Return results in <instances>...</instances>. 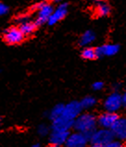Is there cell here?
Segmentation results:
<instances>
[{
	"mask_svg": "<svg viewBox=\"0 0 126 147\" xmlns=\"http://www.w3.org/2000/svg\"><path fill=\"white\" fill-rule=\"evenodd\" d=\"M98 119L91 113H83L79 115L74 120L73 129L76 131L82 132L90 140L91 136L96 129Z\"/></svg>",
	"mask_w": 126,
	"mask_h": 147,
	"instance_id": "cell-1",
	"label": "cell"
},
{
	"mask_svg": "<svg viewBox=\"0 0 126 147\" xmlns=\"http://www.w3.org/2000/svg\"><path fill=\"white\" fill-rule=\"evenodd\" d=\"M116 139L111 129L101 128L96 129L93 135L91 136L89 142L92 146L95 147H107L110 142Z\"/></svg>",
	"mask_w": 126,
	"mask_h": 147,
	"instance_id": "cell-2",
	"label": "cell"
},
{
	"mask_svg": "<svg viewBox=\"0 0 126 147\" xmlns=\"http://www.w3.org/2000/svg\"><path fill=\"white\" fill-rule=\"evenodd\" d=\"M33 8H36L38 9V13H37V17L35 20L36 26H41V25L45 24V22H48V20L50 16L53 13L54 8L47 2H41L36 4Z\"/></svg>",
	"mask_w": 126,
	"mask_h": 147,
	"instance_id": "cell-3",
	"label": "cell"
},
{
	"mask_svg": "<svg viewBox=\"0 0 126 147\" xmlns=\"http://www.w3.org/2000/svg\"><path fill=\"white\" fill-rule=\"evenodd\" d=\"M24 34L20 28L9 27L3 32V39L8 45H18L24 39Z\"/></svg>",
	"mask_w": 126,
	"mask_h": 147,
	"instance_id": "cell-4",
	"label": "cell"
},
{
	"mask_svg": "<svg viewBox=\"0 0 126 147\" xmlns=\"http://www.w3.org/2000/svg\"><path fill=\"white\" fill-rule=\"evenodd\" d=\"M103 107L106 111L110 112H117L123 107V95L119 93H112L104 101Z\"/></svg>",
	"mask_w": 126,
	"mask_h": 147,
	"instance_id": "cell-5",
	"label": "cell"
},
{
	"mask_svg": "<svg viewBox=\"0 0 126 147\" xmlns=\"http://www.w3.org/2000/svg\"><path fill=\"white\" fill-rule=\"evenodd\" d=\"M83 107L81 105V102H77V101H72V102H70L67 105H65L64 107V111H63L62 116L66 117L67 119H71V120H75V119L82 114V110H83Z\"/></svg>",
	"mask_w": 126,
	"mask_h": 147,
	"instance_id": "cell-6",
	"label": "cell"
},
{
	"mask_svg": "<svg viewBox=\"0 0 126 147\" xmlns=\"http://www.w3.org/2000/svg\"><path fill=\"white\" fill-rule=\"evenodd\" d=\"M88 142H89V139L85 134L76 131L70 134L65 145L68 147H85Z\"/></svg>",
	"mask_w": 126,
	"mask_h": 147,
	"instance_id": "cell-7",
	"label": "cell"
},
{
	"mask_svg": "<svg viewBox=\"0 0 126 147\" xmlns=\"http://www.w3.org/2000/svg\"><path fill=\"white\" fill-rule=\"evenodd\" d=\"M118 119L119 117L115 112L106 111L98 117V125L100 128L111 129Z\"/></svg>",
	"mask_w": 126,
	"mask_h": 147,
	"instance_id": "cell-8",
	"label": "cell"
},
{
	"mask_svg": "<svg viewBox=\"0 0 126 147\" xmlns=\"http://www.w3.org/2000/svg\"><path fill=\"white\" fill-rule=\"evenodd\" d=\"M74 120L67 119L64 116H60L52 120L51 129L53 131H69L71 128H73Z\"/></svg>",
	"mask_w": 126,
	"mask_h": 147,
	"instance_id": "cell-9",
	"label": "cell"
},
{
	"mask_svg": "<svg viewBox=\"0 0 126 147\" xmlns=\"http://www.w3.org/2000/svg\"><path fill=\"white\" fill-rule=\"evenodd\" d=\"M70 133L69 131H53L49 133V144L52 146H61L66 144L68 140Z\"/></svg>",
	"mask_w": 126,
	"mask_h": 147,
	"instance_id": "cell-10",
	"label": "cell"
},
{
	"mask_svg": "<svg viewBox=\"0 0 126 147\" xmlns=\"http://www.w3.org/2000/svg\"><path fill=\"white\" fill-rule=\"evenodd\" d=\"M116 139L126 141V117H119L111 128Z\"/></svg>",
	"mask_w": 126,
	"mask_h": 147,
	"instance_id": "cell-11",
	"label": "cell"
},
{
	"mask_svg": "<svg viewBox=\"0 0 126 147\" xmlns=\"http://www.w3.org/2000/svg\"><path fill=\"white\" fill-rule=\"evenodd\" d=\"M68 13V5L66 3H61L58 6L56 9H54L53 13L50 16L48 20V24L49 25H54L57 22H60L61 20L65 18V16Z\"/></svg>",
	"mask_w": 126,
	"mask_h": 147,
	"instance_id": "cell-12",
	"label": "cell"
},
{
	"mask_svg": "<svg viewBox=\"0 0 126 147\" xmlns=\"http://www.w3.org/2000/svg\"><path fill=\"white\" fill-rule=\"evenodd\" d=\"M120 47L115 44H106L96 48V53L98 57H111L119 52Z\"/></svg>",
	"mask_w": 126,
	"mask_h": 147,
	"instance_id": "cell-13",
	"label": "cell"
},
{
	"mask_svg": "<svg viewBox=\"0 0 126 147\" xmlns=\"http://www.w3.org/2000/svg\"><path fill=\"white\" fill-rule=\"evenodd\" d=\"M96 40V34L92 31H86L82 34L81 38L79 40V44L82 47H86V45H91Z\"/></svg>",
	"mask_w": 126,
	"mask_h": 147,
	"instance_id": "cell-14",
	"label": "cell"
},
{
	"mask_svg": "<svg viewBox=\"0 0 126 147\" xmlns=\"http://www.w3.org/2000/svg\"><path fill=\"white\" fill-rule=\"evenodd\" d=\"M36 24L35 22H32L30 20H24V22H22L20 23V31L22 32V33L24 35H30L31 33H33L35 30Z\"/></svg>",
	"mask_w": 126,
	"mask_h": 147,
	"instance_id": "cell-15",
	"label": "cell"
},
{
	"mask_svg": "<svg viewBox=\"0 0 126 147\" xmlns=\"http://www.w3.org/2000/svg\"><path fill=\"white\" fill-rule=\"evenodd\" d=\"M111 8L110 7L108 3L100 1L98 3V5L96 7V14L99 16V17H105L108 16V14L110 13Z\"/></svg>",
	"mask_w": 126,
	"mask_h": 147,
	"instance_id": "cell-16",
	"label": "cell"
},
{
	"mask_svg": "<svg viewBox=\"0 0 126 147\" xmlns=\"http://www.w3.org/2000/svg\"><path fill=\"white\" fill-rule=\"evenodd\" d=\"M64 107H65V105H62V104H58L57 106H55L49 112V115H48L49 119L53 120L57 119V117L62 116L63 111H64Z\"/></svg>",
	"mask_w": 126,
	"mask_h": 147,
	"instance_id": "cell-17",
	"label": "cell"
},
{
	"mask_svg": "<svg viewBox=\"0 0 126 147\" xmlns=\"http://www.w3.org/2000/svg\"><path fill=\"white\" fill-rule=\"evenodd\" d=\"M81 105L83 109H90L96 105V99L94 96H85L81 101Z\"/></svg>",
	"mask_w": 126,
	"mask_h": 147,
	"instance_id": "cell-18",
	"label": "cell"
},
{
	"mask_svg": "<svg viewBox=\"0 0 126 147\" xmlns=\"http://www.w3.org/2000/svg\"><path fill=\"white\" fill-rule=\"evenodd\" d=\"M82 57L83 58H85L86 60H92L95 59L96 57V49L91 48V47H86L82 51Z\"/></svg>",
	"mask_w": 126,
	"mask_h": 147,
	"instance_id": "cell-19",
	"label": "cell"
},
{
	"mask_svg": "<svg viewBox=\"0 0 126 147\" xmlns=\"http://www.w3.org/2000/svg\"><path fill=\"white\" fill-rule=\"evenodd\" d=\"M37 132H38V134L40 136L42 137H45L49 134V129L47 125H40L38 129H37Z\"/></svg>",
	"mask_w": 126,
	"mask_h": 147,
	"instance_id": "cell-20",
	"label": "cell"
},
{
	"mask_svg": "<svg viewBox=\"0 0 126 147\" xmlns=\"http://www.w3.org/2000/svg\"><path fill=\"white\" fill-rule=\"evenodd\" d=\"M92 87H93V89L95 91H101L104 88V82H96L93 83Z\"/></svg>",
	"mask_w": 126,
	"mask_h": 147,
	"instance_id": "cell-21",
	"label": "cell"
},
{
	"mask_svg": "<svg viewBox=\"0 0 126 147\" xmlns=\"http://www.w3.org/2000/svg\"><path fill=\"white\" fill-rule=\"evenodd\" d=\"M8 10H9V8H8V7L6 5V4H4V3L0 4V14H1L2 16L7 14Z\"/></svg>",
	"mask_w": 126,
	"mask_h": 147,
	"instance_id": "cell-22",
	"label": "cell"
},
{
	"mask_svg": "<svg viewBox=\"0 0 126 147\" xmlns=\"http://www.w3.org/2000/svg\"><path fill=\"white\" fill-rule=\"evenodd\" d=\"M121 141L120 140H113L111 142H110L108 144V145L107 146V147H121Z\"/></svg>",
	"mask_w": 126,
	"mask_h": 147,
	"instance_id": "cell-23",
	"label": "cell"
},
{
	"mask_svg": "<svg viewBox=\"0 0 126 147\" xmlns=\"http://www.w3.org/2000/svg\"><path fill=\"white\" fill-rule=\"evenodd\" d=\"M123 106L126 107V92L123 94Z\"/></svg>",
	"mask_w": 126,
	"mask_h": 147,
	"instance_id": "cell-24",
	"label": "cell"
},
{
	"mask_svg": "<svg viewBox=\"0 0 126 147\" xmlns=\"http://www.w3.org/2000/svg\"><path fill=\"white\" fill-rule=\"evenodd\" d=\"M54 2H57V3H60V2H62L63 0H53Z\"/></svg>",
	"mask_w": 126,
	"mask_h": 147,
	"instance_id": "cell-25",
	"label": "cell"
},
{
	"mask_svg": "<svg viewBox=\"0 0 126 147\" xmlns=\"http://www.w3.org/2000/svg\"><path fill=\"white\" fill-rule=\"evenodd\" d=\"M96 2H100V1H104V0H94Z\"/></svg>",
	"mask_w": 126,
	"mask_h": 147,
	"instance_id": "cell-26",
	"label": "cell"
},
{
	"mask_svg": "<svg viewBox=\"0 0 126 147\" xmlns=\"http://www.w3.org/2000/svg\"><path fill=\"white\" fill-rule=\"evenodd\" d=\"M33 146H35V147H39L40 145L39 144H33Z\"/></svg>",
	"mask_w": 126,
	"mask_h": 147,
	"instance_id": "cell-27",
	"label": "cell"
}]
</instances>
